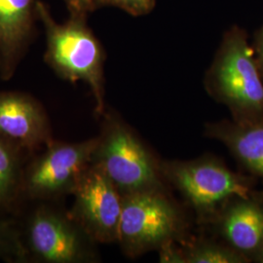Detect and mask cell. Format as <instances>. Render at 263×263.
<instances>
[{"label": "cell", "instance_id": "19", "mask_svg": "<svg viewBox=\"0 0 263 263\" xmlns=\"http://www.w3.org/2000/svg\"><path fill=\"white\" fill-rule=\"evenodd\" d=\"M260 263H263V256L262 258H261V260H260Z\"/></svg>", "mask_w": 263, "mask_h": 263}, {"label": "cell", "instance_id": "2", "mask_svg": "<svg viewBox=\"0 0 263 263\" xmlns=\"http://www.w3.org/2000/svg\"><path fill=\"white\" fill-rule=\"evenodd\" d=\"M209 94L240 124L263 120V79L249 34L237 25L226 30L205 76Z\"/></svg>", "mask_w": 263, "mask_h": 263}, {"label": "cell", "instance_id": "18", "mask_svg": "<svg viewBox=\"0 0 263 263\" xmlns=\"http://www.w3.org/2000/svg\"><path fill=\"white\" fill-rule=\"evenodd\" d=\"M252 47L254 49L255 61L263 79V24L261 27L254 32Z\"/></svg>", "mask_w": 263, "mask_h": 263}, {"label": "cell", "instance_id": "12", "mask_svg": "<svg viewBox=\"0 0 263 263\" xmlns=\"http://www.w3.org/2000/svg\"><path fill=\"white\" fill-rule=\"evenodd\" d=\"M206 134L222 142L249 175L263 181V120L213 123L208 125Z\"/></svg>", "mask_w": 263, "mask_h": 263}, {"label": "cell", "instance_id": "7", "mask_svg": "<svg viewBox=\"0 0 263 263\" xmlns=\"http://www.w3.org/2000/svg\"><path fill=\"white\" fill-rule=\"evenodd\" d=\"M182 228L177 207L165 190L123 195L118 239L125 254L137 256L174 242Z\"/></svg>", "mask_w": 263, "mask_h": 263}, {"label": "cell", "instance_id": "14", "mask_svg": "<svg viewBox=\"0 0 263 263\" xmlns=\"http://www.w3.org/2000/svg\"><path fill=\"white\" fill-rule=\"evenodd\" d=\"M181 250L183 263H248V259L227 244L198 241Z\"/></svg>", "mask_w": 263, "mask_h": 263}, {"label": "cell", "instance_id": "15", "mask_svg": "<svg viewBox=\"0 0 263 263\" xmlns=\"http://www.w3.org/2000/svg\"><path fill=\"white\" fill-rule=\"evenodd\" d=\"M0 259L6 262L25 263L17 221L11 214L0 213Z\"/></svg>", "mask_w": 263, "mask_h": 263}, {"label": "cell", "instance_id": "6", "mask_svg": "<svg viewBox=\"0 0 263 263\" xmlns=\"http://www.w3.org/2000/svg\"><path fill=\"white\" fill-rule=\"evenodd\" d=\"M98 138L79 142L54 141L29 156L22 182V201L58 200L72 195L92 164Z\"/></svg>", "mask_w": 263, "mask_h": 263}, {"label": "cell", "instance_id": "16", "mask_svg": "<svg viewBox=\"0 0 263 263\" xmlns=\"http://www.w3.org/2000/svg\"><path fill=\"white\" fill-rule=\"evenodd\" d=\"M107 6L119 8L134 17H140L153 11L156 0H96V9Z\"/></svg>", "mask_w": 263, "mask_h": 263}, {"label": "cell", "instance_id": "9", "mask_svg": "<svg viewBox=\"0 0 263 263\" xmlns=\"http://www.w3.org/2000/svg\"><path fill=\"white\" fill-rule=\"evenodd\" d=\"M0 138L28 155L55 141L43 106L20 92H0Z\"/></svg>", "mask_w": 263, "mask_h": 263}, {"label": "cell", "instance_id": "4", "mask_svg": "<svg viewBox=\"0 0 263 263\" xmlns=\"http://www.w3.org/2000/svg\"><path fill=\"white\" fill-rule=\"evenodd\" d=\"M92 163L123 195L164 190L160 165L131 128L112 112L103 114Z\"/></svg>", "mask_w": 263, "mask_h": 263}, {"label": "cell", "instance_id": "11", "mask_svg": "<svg viewBox=\"0 0 263 263\" xmlns=\"http://www.w3.org/2000/svg\"><path fill=\"white\" fill-rule=\"evenodd\" d=\"M37 0H0V76L8 80L33 39Z\"/></svg>", "mask_w": 263, "mask_h": 263}, {"label": "cell", "instance_id": "13", "mask_svg": "<svg viewBox=\"0 0 263 263\" xmlns=\"http://www.w3.org/2000/svg\"><path fill=\"white\" fill-rule=\"evenodd\" d=\"M27 154L0 138V213L14 215L22 203V182Z\"/></svg>", "mask_w": 263, "mask_h": 263}, {"label": "cell", "instance_id": "8", "mask_svg": "<svg viewBox=\"0 0 263 263\" xmlns=\"http://www.w3.org/2000/svg\"><path fill=\"white\" fill-rule=\"evenodd\" d=\"M69 214L97 244L117 242L122 194L104 172L93 163L72 193Z\"/></svg>", "mask_w": 263, "mask_h": 263}, {"label": "cell", "instance_id": "17", "mask_svg": "<svg viewBox=\"0 0 263 263\" xmlns=\"http://www.w3.org/2000/svg\"><path fill=\"white\" fill-rule=\"evenodd\" d=\"M70 17H85L96 9V0H64Z\"/></svg>", "mask_w": 263, "mask_h": 263}, {"label": "cell", "instance_id": "1", "mask_svg": "<svg viewBox=\"0 0 263 263\" xmlns=\"http://www.w3.org/2000/svg\"><path fill=\"white\" fill-rule=\"evenodd\" d=\"M25 263L94 262V240L58 200H24L14 214Z\"/></svg>", "mask_w": 263, "mask_h": 263}, {"label": "cell", "instance_id": "3", "mask_svg": "<svg viewBox=\"0 0 263 263\" xmlns=\"http://www.w3.org/2000/svg\"><path fill=\"white\" fill-rule=\"evenodd\" d=\"M37 17L46 34L45 62L61 78L88 85L94 96L96 112L103 116L104 102V47L88 27L87 18L70 17L57 23L45 3L37 0Z\"/></svg>", "mask_w": 263, "mask_h": 263}, {"label": "cell", "instance_id": "5", "mask_svg": "<svg viewBox=\"0 0 263 263\" xmlns=\"http://www.w3.org/2000/svg\"><path fill=\"white\" fill-rule=\"evenodd\" d=\"M160 169L202 218L216 217L233 198L255 193L254 177L235 173L212 157L164 162Z\"/></svg>", "mask_w": 263, "mask_h": 263}, {"label": "cell", "instance_id": "10", "mask_svg": "<svg viewBox=\"0 0 263 263\" xmlns=\"http://www.w3.org/2000/svg\"><path fill=\"white\" fill-rule=\"evenodd\" d=\"M217 217V228L226 244L249 262L263 256V195L235 197L227 202Z\"/></svg>", "mask_w": 263, "mask_h": 263}]
</instances>
